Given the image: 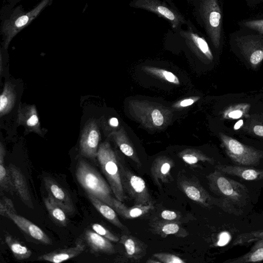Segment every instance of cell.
I'll list each match as a JSON object with an SVG mask.
<instances>
[{
  "mask_svg": "<svg viewBox=\"0 0 263 263\" xmlns=\"http://www.w3.org/2000/svg\"><path fill=\"white\" fill-rule=\"evenodd\" d=\"M252 130L255 135L263 138V124H256L254 125Z\"/></svg>",
  "mask_w": 263,
  "mask_h": 263,
  "instance_id": "cell-40",
  "label": "cell"
},
{
  "mask_svg": "<svg viewBox=\"0 0 263 263\" xmlns=\"http://www.w3.org/2000/svg\"><path fill=\"white\" fill-rule=\"evenodd\" d=\"M153 256L161 262L164 263H185L180 257L171 254L160 253H156Z\"/></svg>",
  "mask_w": 263,
  "mask_h": 263,
  "instance_id": "cell-31",
  "label": "cell"
},
{
  "mask_svg": "<svg viewBox=\"0 0 263 263\" xmlns=\"http://www.w3.org/2000/svg\"><path fill=\"white\" fill-rule=\"evenodd\" d=\"M76 175L80 184L87 192L113 208L112 191L101 175L83 160L77 166Z\"/></svg>",
  "mask_w": 263,
  "mask_h": 263,
  "instance_id": "cell-4",
  "label": "cell"
},
{
  "mask_svg": "<svg viewBox=\"0 0 263 263\" xmlns=\"http://www.w3.org/2000/svg\"><path fill=\"white\" fill-rule=\"evenodd\" d=\"M6 154L5 147L0 143V185L1 190L10 192H13L14 187L8 170L5 166L4 159Z\"/></svg>",
  "mask_w": 263,
  "mask_h": 263,
  "instance_id": "cell-24",
  "label": "cell"
},
{
  "mask_svg": "<svg viewBox=\"0 0 263 263\" xmlns=\"http://www.w3.org/2000/svg\"><path fill=\"white\" fill-rule=\"evenodd\" d=\"M84 250L85 245L82 241L79 239L76 246L73 247L55 250L40 256L37 259L54 263H60L79 255Z\"/></svg>",
  "mask_w": 263,
  "mask_h": 263,
  "instance_id": "cell-18",
  "label": "cell"
},
{
  "mask_svg": "<svg viewBox=\"0 0 263 263\" xmlns=\"http://www.w3.org/2000/svg\"><path fill=\"white\" fill-rule=\"evenodd\" d=\"M171 168L170 163L163 162L160 166H156L154 170V176L157 178L163 179L166 178Z\"/></svg>",
  "mask_w": 263,
  "mask_h": 263,
  "instance_id": "cell-33",
  "label": "cell"
},
{
  "mask_svg": "<svg viewBox=\"0 0 263 263\" xmlns=\"http://www.w3.org/2000/svg\"><path fill=\"white\" fill-rule=\"evenodd\" d=\"M159 71L167 81L176 84H179V79L172 72L164 70H160Z\"/></svg>",
  "mask_w": 263,
  "mask_h": 263,
  "instance_id": "cell-38",
  "label": "cell"
},
{
  "mask_svg": "<svg viewBox=\"0 0 263 263\" xmlns=\"http://www.w3.org/2000/svg\"><path fill=\"white\" fill-rule=\"evenodd\" d=\"M44 203L49 215L55 222L63 226L67 225L66 212L63 209L48 196L44 199Z\"/></svg>",
  "mask_w": 263,
  "mask_h": 263,
  "instance_id": "cell-25",
  "label": "cell"
},
{
  "mask_svg": "<svg viewBox=\"0 0 263 263\" xmlns=\"http://www.w3.org/2000/svg\"><path fill=\"white\" fill-rule=\"evenodd\" d=\"M197 22L216 49L224 38L223 13L221 0H194Z\"/></svg>",
  "mask_w": 263,
  "mask_h": 263,
  "instance_id": "cell-1",
  "label": "cell"
},
{
  "mask_svg": "<svg viewBox=\"0 0 263 263\" xmlns=\"http://www.w3.org/2000/svg\"><path fill=\"white\" fill-rule=\"evenodd\" d=\"M17 122L30 132L42 134L37 113L34 105L22 106L20 104Z\"/></svg>",
  "mask_w": 263,
  "mask_h": 263,
  "instance_id": "cell-17",
  "label": "cell"
},
{
  "mask_svg": "<svg viewBox=\"0 0 263 263\" xmlns=\"http://www.w3.org/2000/svg\"><path fill=\"white\" fill-rule=\"evenodd\" d=\"M121 242L128 256L133 258L139 257L142 253V248L135 238L127 235H123L121 237Z\"/></svg>",
  "mask_w": 263,
  "mask_h": 263,
  "instance_id": "cell-28",
  "label": "cell"
},
{
  "mask_svg": "<svg viewBox=\"0 0 263 263\" xmlns=\"http://www.w3.org/2000/svg\"><path fill=\"white\" fill-rule=\"evenodd\" d=\"M183 160L189 164H194L197 163L199 161H211V159L209 158H200L197 156L192 154H184L182 156Z\"/></svg>",
  "mask_w": 263,
  "mask_h": 263,
  "instance_id": "cell-34",
  "label": "cell"
},
{
  "mask_svg": "<svg viewBox=\"0 0 263 263\" xmlns=\"http://www.w3.org/2000/svg\"><path fill=\"white\" fill-rule=\"evenodd\" d=\"M109 123L111 126L117 127L118 126L119 122L116 118L112 117L109 119Z\"/></svg>",
  "mask_w": 263,
  "mask_h": 263,
  "instance_id": "cell-43",
  "label": "cell"
},
{
  "mask_svg": "<svg viewBox=\"0 0 263 263\" xmlns=\"http://www.w3.org/2000/svg\"><path fill=\"white\" fill-rule=\"evenodd\" d=\"M8 170L12 180L14 189L22 201L28 208L31 209H34L26 179L20 169L14 165H10Z\"/></svg>",
  "mask_w": 263,
  "mask_h": 263,
  "instance_id": "cell-15",
  "label": "cell"
},
{
  "mask_svg": "<svg viewBox=\"0 0 263 263\" xmlns=\"http://www.w3.org/2000/svg\"><path fill=\"white\" fill-rule=\"evenodd\" d=\"M100 132L97 124L91 121L84 128L80 146L81 154L85 157L94 158L97 157Z\"/></svg>",
  "mask_w": 263,
  "mask_h": 263,
  "instance_id": "cell-11",
  "label": "cell"
},
{
  "mask_svg": "<svg viewBox=\"0 0 263 263\" xmlns=\"http://www.w3.org/2000/svg\"><path fill=\"white\" fill-rule=\"evenodd\" d=\"M91 227L95 232L109 239L111 241L117 242L119 240L118 237L115 235L108 229L100 224L94 223L92 225Z\"/></svg>",
  "mask_w": 263,
  "mask_h": 263,
  "instance_id": "cell-30",
  "label": "cell"
},
{
  "mask_svg": "<svg viewBox=\"0 0 263 263\" xmlns=\"http://www.w3.org/2000/svg\"><path fill=\"white\" fill-rule=\"evenodd\" d=\"M189 23L188 22L186 23L188 26L187 29L180 30L179 34L185 39L189 44L197 49L198 52L201 53L208 59L212 60L213 54L206 40L199 33L196 32L190 21Z\"/></svg>",
  "mask_w": 263,
  "mask_h": 263,
  "instance_id": "cell-14",
  "label": "cell"
},
{
  "mask_svg": "<svg viewBox=\"0 0 263 263\" xmlns=\"http://www.w3.org/2000/svg\"><path fill=\"white\" fill-rule=\"evenodd\" d=\"M182 189L190 199L203 205H210L209 195L199 186L186 183L182 184Z\"/></svg>",
  "mask_w": 263,
  "mask_h": 263,
  "instance_id": "cell-23",
  "label": "cell"
},
{
  "mask_svg": "<svg viewBox=\"0 0 263 263\" xmlns=\"http://www.w3.org/2000/svg\"><path fill=\"white\" fill-rule=\"evenodd\" d=\"M252 244L250 251L238 258L229 259L228 263L257 262L263 260V230L252 231L237 236L234 246Z\"/></svg>",
  "mask_w": 263,
  "mask_h": 263,
  "instance_id": "cell-9",
  "label": "cell"
},
{
  "mask_svg": "<svg viewBox=\"0 0 263 263\" xmlns=\"http://www.w3.org/2000/svg\"><path fill=\"white\" fill-rule=\"evenodd\" d=\"M179 230V226L177 223H170L164 225L162 229V232L167 235L174 234L177 233Z\"/></svg>",
  "mask_w": 263,
  "mask_h": 263,
  "instance_id": "cell-35",
  "label": "cell"
},
{
  "mask_svg": "<svg viewBox=\"0 0 263 263\" xmlns=\"http://www.w3.org/2000/svg\"><path fill=\"white\" fill-rule=\"evenodd\" d=\"M231 236L229 232L223 231L218 236V240L217 245L219 247H223L227 245L231 240Z\"/></svg>",
  "mask_w": 263,
  "mask_h": 263,
  "instance_id": "cell-36",
  "label": "cell"
},
{
  "mask_svg": "<svg viewBox=\"0 0 263 263\" xmlns=\"http://www.w3.org/2000/svg\"><path fill=\"white\" fill-rule=\"evenodd\" d=\"M8 212L16 213L13 202L6 197L2 198L0 202V214L5 216Z\"/></svg>",
  "mask_w": 263,
  "mask_h": 263,
  "instance_id": "cell-32",
  "label": "cell"
},
{
  "mask_svg": "<svg viewBox=\"0 0 263 263\" xmlns=\"http://www.w3.org/2000/svg\"><path fill=\"white\" fill-rule=\"evenodd\" d=\"M120 165L121 176L124 191L128 193L137 204L151 203V198L145 181Z\"/></svg>",
  "mask_w": 263,
  "mask_h": 263,
  "instance_id": "cell-10",
  "label": "cell"
},
{
  "mask_svg": "<svg viewBox=\"0 0 263 263\" xmlns=\"http://www.w3.org/2000/svg\"><path fill=\"white\" fill-rule=\"evenodd\" d=\"M85 235L86 240L93 250L109 253L115 252L114 246L110 241L94 231L87 230Z\"/></svg>",
  "mask_w": 263,
  "mask_h": 263,
  "instance_id": "cell-21",
  "label": "cell"
},
{
  "mask_svg": "<svg viewBox=\"0 0 263 263\" xmlns=\"http://www.w3.org/2000/svg\"><path fill=\"white\" fill-rule=\"evenodd\" d=\"M48 197L60 205L68 214L74 211L72 199L66 190L50 177L44 178Z\"/></svg>",
  "mask_w": 263,
  "mask_h": 263,
  "instance_id": "cell-12",
  "label": "cell"
},
{
  "mask_svg": "<svg viewBox=\"0 0 263 263\" xmlns=\"http://www.w3.org/2000/svg\"><path fill=\"white\" fill-rule=\"evenodd\" d=\"M87 196L93 206L104 218L116 227L128 231L120 221L116 211L111 206L91 194H87Z\"/></svg>",
  "mask_w": 263,
  "mask_h": 263,
  "instance_id": "cell-20",
  "label": "cell"
},
{
  "mask_svg": "<svg viewBox=\"0 0 263 263\" xmlns=\"http://www.w3.org/2000/svg\"><path fill=\"white\" fill-rule=\"evenodd\" d=\"M51 0H42L32 9L25 12L11 17L3 24L2 32L4 37V47H8L14 37L23 29L29 25L39 14L50 3Z\"/></svg>",
  "mask_w": 263,
  "mask_h": 263,
  "instance_id": "cell-7",
  "label": "cell"
},
{
  "mask_svg": "<svg viewBox=\"0 0 263 263\" xmlns=\"http://www.w3.org/2000/svg\"><path fill=\"white\" fill-rule=\"evenodd\" d=\"M211 190L221 197L229 213H234L236 207L247 205L249 200V192L242 184L224 176L221 172L215 171L209 177Z\"/></svg>",
  "mask_w": 263,
  "mask_h": 263,
  "instance_id": "cell-2",
  "label": "cell"
},
{
  "mask_svg": "<svg viewBox=\"0 0 263 263\" xmlns=\"http://www.w3.org/2000/svg\"><path fill=\"white\" fill-rule=\"evenodd\" d=\"M131 6L154 13L164 18L170 23L172 27L177 29L187 21L173 5L168 4L163 0H133Z\"/></svg>",
  "mask_w": 263,
  "mask_h": 263,
  "instance_id": "cell-8",
  "label": "cell"
},
{
  "mask_svg": "<svg viewBox=\"0 0 263 263\" xmlns=\"http://www.w3.org/2000/svg\"><path fill=\"white\" fill-rule=\"evenodd\" d=\"M152 118L154 124L156 126H161L163 123V116L158 109H154L152 113Z\"/></svg>",
  "mask_w": 263,
  "mask_h": 263,
  "instance_id": "cell-37",
  "label": "cell"
},
{
  "mask_svg": "<svg viewBox=\"0 0 263 263\" xmlns=\"http://www.w3.org/2000/svg\"><path fill=\"white\" fill-rule=\"evenodd\" d=\"M1 66H0V72L1 74H2V53H1Z\"/></svg>",
  "mask_w": 263,
  "mask_h": 263,
  "instance_id": "cell-45",
  "label": "cell"
},
{
  "mask_svg": "<svg viewBox=\"0 0 263 263\" xmlns=\"http://www.w3.org/2000/svg\"><path fill=\"white\" fill-rule=\"evenodd\" d=\"M217 170L222 173L237 176L247 181L263 179V170L241 165H218Z\"/></svg>",
  "mask_w": 263,
  "mask_h": 263,
  "instance_id": "cell-16",
  "label": "cell"
},
{
  "mask_svg": "<svg viewBox=\"0 0 263 263\" xmlns=\"http://www.w3.org/2000/svg\"><path fill=\"white\" fill-rule=\"evenodd\" d=\"M231 47L252 66L263 61V34L254 30L239 28L230 34Z\"/></svg>",
  "mask_w": 263,
  "mask_h": 263,
  "instance_id": "cell-3",
  "label": "cell"
},
{
  "mask_svg": "<svg viewBox=\"0 0 263 263\" xmlns=\"http://www.w3.org/2000/svg\"><path fill=\"white\" fill-rule=\"evenodd\" d=\"M239 28L254 30L263 34V13L238 22Z\"/></svg>",
  "mask_w": 263,
  "mask_h": 263,
  "instance_id": "cell-29",
  "label": "cell"
},
{
  "mask_svg": "<svg viewBox=\"0 0 263 263\" xmlns=\"http://www.w3.org/2000/svg\"><path fill=\"white\" fill-rule=\"evenodd\" d=\"M251 105L248 103H239L229 106L223 112L222 117L226 119H238L247 118L249 116V111Z\"/></svg>",
  "mask_w": 263,
  "mask_h": 263,
  "instance_id": "cell-27",
  "label": "cell"
},
{
  "mask_svg": "<svg viewBox=\"0 0 263 263\" xmlns=\"http://www.w3.org/2000/svg\"><path fill=\"white\" fill-rule=\"evenodd\" d=\"M194 102V101L191 99H185L180 102V106L185 107L192 105Z\"/></svg>",
  "mask_w": 263,
  "mask_h": 263,
  "instance_id": "cell-42",
  "label": "cell"
},
{
  "mask_svg": "<svg viewBox=\"0 0 263 263\" xmlns=\"http://www.w3.org/2000/svg\"><path fill=\"white\" fill-rule=\"evenodd\" d=\"M222 147L232 161L238 165L253 166L263 158V152L246 145L236 139L220 134Z\"/></svg>",
  "mask_w": 263,
  "mask_h": 263,
  "instance_id": "cell-6",
  "label": "cell"
},
{
  "mask_svg": "<svg viewBox=\"0 0 263 263\" xmlns=\"http://www.w3.org/2000/svg\"><path fill=\"white\" fill-rule=\"evenodd\" d=\"M5 241L11 251L13 256L18 260L26 259L32 254L31 251L25 246L12 237L7 235L5 237Z\"/></svg>",
  "mask_w": 263,
  "mask_h": 263,
  "instance_id": "cell-26",
  "label": "cell"
},
{
  "mask_svg": "<svg viewBox=\"0 0 263 263\" xmlns=\"http://www.w3.org/2000/svg\"><path fill=\"white\" fill-rule=\"evenodd\" d=\"M5 217L12 220L22 230L34 239L45 244H51V240L38 226L17 213L8 212Z\"/></svg>",
  "mask_w": 263,
  "mask_h": 263,
  "instance_id": "cell-13",
  "label": "cell"
},
{
  "mask_svg": "<svg viewBox=\"0 0 263 263\" xmlns=\"http://www.w3.org/2000/svg\"><path fill=\"white\" fill-rule=\"evenodd\" d=\"M243 124V122L242 120H240L238 121H237L234 126V129L235 130H237L239 129Z\"/></svg>",
  "mask_w": 263,
  "mask_h": 263,
  "instance_id": "cell-44",
  "label": "cell"
},
{
  "mask_svg": "<svg viewBox=\"0 0 263 263\" xmlns=\"http://www.w3.org/2000/svg\"><path fill=\"white\" fill-rule=\"evenodd\" d=\"M113 204V209L116 212L126 219H132L140 217L154 208L152 202L147 204H137L128 208L116 198H114Z\"/></svg>",
  "mask_w": 263,
  "mask_h": 263,
  "instance_id": "cell-19",
  "label": "cell"
},
{
  "mask_svg": "<svg viewBox=\"0 0 263 263\" xmlns=\"http://www.w3.org/2000/svg\"><path fill=\"white\" fill-rule=\"evenodd\" d=\"M161 216L163 219L168 220H174L177 217V214L175 212L167 210L163 211Z\"/></svg>",
  "mask_w": 263,
  "mask_h": 263,
  "instance_id": "cell-39",
  "label": "cell"
},
{
  "mask_svg": "<svg viewBox=\"0 0 263 263\" xmlns=\"http://www.w3.org/2000/svg\"><path fill=\"white\" fill-rule=\"evenodd\" d=\"M16 95L14 88L9 83L5 84L0 96V116L8 114L13 108Z\"/></svg>",
  "mask_w": 263,
  "mask_h": 263,
  "instance_id": "cell-22",
  "label": "cell"
},
{
  "mask_svg": "<svg viewBox=\"0 0 263 263\" xmlns=\"http://www.w3.org/2000/svg\"><path fill=\"white\" fill-rule=\"evenodd\" d=\"M250 7H255L263 2V0H245Z\"/></svg>",
  "mask_w": 263,
  "mask_h": 263,
  "instance_id": "cell-41",
  "label": "cell"
},
{
  "mask_svg": "<svg viewBox=\"0 0 263 263\" xmlns=\"http://www.w3.org/2000/svg\"><path fill=\"white\" fill-rule=\"evenodd\" d=\"M97 157L115 198L124 201L125 196L122 183L120 163L108 143L100 145Z\"/></svg>",
  "mask_w": 263,
  "mask_h": 263,
  "instance_id": "cell-5",
  "label": "cell"
}]
</instances>
